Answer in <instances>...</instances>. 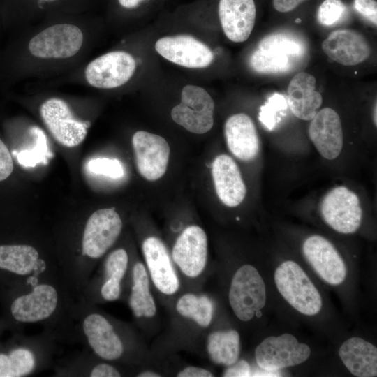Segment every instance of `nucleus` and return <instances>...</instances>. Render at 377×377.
<instances>
[{
  "label": "nucleus",
  "instance_id": "obj_11",
  "mask_svg": "<svg viewBox=\"0 0 377 377\" xmlns=\"http://www.w3.org/2000/svg\"><path fill=\"white\" fill-rule=\"evenodd\" d=\"M172 258L183 274L189 278L199 276L207 260V237L204 230L196 225L186 227L175 241Z\"/></svg>",
  "mask_w": 377,
  "mask_h": 377
},
{
  "label": "nucleus",
  "instance_id": "obj_44",
  "mask_svg": "<svg viewBox=\"0 0 377 377\" xmlns=\"http://www.w3.org/2000/svg\"><path fill=\"white\" fill-rule=\"evenodd\" d=\"M38 1H46V2H51V1H54L55 0H38Z\"/></svg>",
  "mask_w": 377,
  "mask_h": 377
},
{
  "label": "nucleus",
  "instance_id": "obj_38",
  "mask_svg": "<svg viewBox=\"0 0 377 377\" xmlns=\"http://www.w3.org/2000/svg\"><path fill=\"white\" fill-rule=\"evenodd\" d=\"M91 377H119L120 372L108 364H99L93 368L90 373Z\"/></svg>",
  "mask_w": 377,
  "mask_h": 377
},
{
  "label": "nucleus",
  "instance_id": "obj_3",
  "mask_svg": "<svg viewBox=\"0 0 377 377\" xmlns=\"http://www.w3.org/2000/svg\"><path fill=\"white\" fill-rule=\"evenodd\" d=\"M320 211L325 223L340 233H354L362 223V210L359 198L343 186L333 188L324 196Z\"/></svg>",
  "mask_w": 377,
  "mask_h": 377
},
{
  "label": "nucleus",
  "instance_id": "obj_43",
  "mask_svg": "<svg viewBox=\"0 0 377 377\" xmlns=\"http://www.w3.org/2000/svg\"><path fill=\"white\" fill-rule=\"evenodd\" d=\"M376 103L375 104L374 110V122L375 124V126H376Z\"/></svg>",
  "mask_w": 377,
  "mask_h": 377
},
{
  "label": "nucleus",
  "instance_id": "obj_27",
  "mask_svg": "<svg viewBox=\"0 0 377 377\" xmlns=\"http://www.w3.org/2000/svg\"><path fill=\"white\" fill-rule=\"evenodd\" d=\"M128 256L124 249L111 252L105 263L106 280L103 283L101 293L106 301H114L121 294V281L126 274Z\"/></svg>",
  "mask_w": 377,
  "mask_h": 377
},
{
  "label": "nucleus",
  "instance_id": "obj_35",
  "mask_svg": "<svg viewBox=\"0 0 377 377\" xmlns=\"http://www.w3.org/2000/svg\"><path fill=\"white\" fill-rule=\"evenodd\" d=\"M354 7L360 14L376 25L377 3L375 0H354Z\"/></svg>",
  "mask_w": 377,
  "mask_h": 377
},
{
  "label": "nucleus",
  "instance_id": "obj_39",
  "mask_svg": "<svg viewBox=\"0 0 377 377\" xmlns=\"http://www.w3.org/2000/svg\"><path fill=\"white\" fill-rule=\"evenodd\" d=\"M178 377H213L214 374L209 370L194 366L182 369L177 374Z\"/></svg>",
  "mask_w": 377,
  "mask_h": 377
},
{
  "label": "nucleus",
  "instance_id": "obj_5",
  "mask_svg": "<svg viewBox=\"0 0 377 377\" xmlns=\"http://www.w3.org/2000/svg\"><path fill=\"white\" fill-rule=\"evenodd\" d=\"M311 355L308 345L300 343L290 334L268 337L255 350L256 361L261 369L279 371L305 362Z\"/></svg>",
  "mask_w": 377,
  "mask_h": 377
},
{
  "label": "nucleus",
  "instance_id": "obj_42",
  "mask_svg": "<svg viewBox=\"0 0 377 377\" xmlns=\"http://www.w3.org/2000/svg\"><path fill=\"white\" fill-rule=\"evenodd\" d=\"M139 377H160L161 375L153 371H144L138 374Z\"/></svg>",
  "mask_w": 377,
  "mask_h": 377
},
{
  "label": "nucleus",
  "instance_id": "obj_14",
  "mask_svg": "<svg viewBox=\"0 0 377 377\" xmlns=\"http://www.w3.org/2000/svg\"><path fill=\"white\" fill-rule=\"evenodd\" d=\"M142 253L150 278L156 289L163 295H172L179 288V280L163 242L156 237L145 239Z\"/></svg>",
  "mask_w": 377,
  "mask_h": 377
},
{
  "label": "nucleus",
  "instance_id": "obj_10",
  "mask_svg": "<svg viewBox=\"0 0 377 377\" xmlns=\"http://www.w3.org/2000/svg\"><path fill=\"white\" fill-rule=\"evenodd\" d=\"M132 145L135 163L140 175L148 181H156L165 174L170 148L161 136L144 131L134 133Z\"/></svg>",
  "mask_w": 377,
  "mask_h": 377
},
{
  "label": "nucleus",
  "instance_id": "obj_45",
  "mask_svg": "<svg viewBox=\"0 0 377 377\" xmlns=\"http://www.w3.org/2000/svg\"><path fill=\"white\" fill-rule=\"evenodd\" d=\"M296 22H300V18H297L296 20H295Z\"/></svg>",
  "mask_w": 377,
  "mask_h": 377
},
{
  "label": "nucleus",
  "instance_id": "obj_21",
  "mask_svg": "<svg viewBox=\"0 0 377 377\" xmlns=\"http://www.w3.org/2000/svg\"><path fill=\"white\" fill-rule=\"evenodd\" d=\"M83 331L94 353L105 360L119 358L124 346L111 323L98 313L87 316L82 324Z\"/></svg>",
  "mask_w": 377,
  "mask_h": 377
},
{
  "label": "nucleus",
  "instance_id": "obj_33",
  "mask_svg": "<svg viewBox=\"0 0 377 377\" xmlns=\"http://www.w3.org/2000/svg\"><path fill=\"white\" fill-rule=\"evenodd\" d=\"M88 169L98 175L113 179L119 178L124 175L121 163L117 159L98 158L91 160L87 164Z\"/></svg>",
  "mask_w": 377,
  "mask_h": 377
},
{
  "label": "nucleus",
  "instance_id": "obj_4",
  "mask_svg": "<svg viewBox=\"0 0 377 377\" xmlns=\"http://www.w3.org/2000/svg\"><path fill=\"white\" fill-rule=\"evenodd\" d=\"M214 110L210 95L203 88L189 84L183 88L181 102L172 109L171 117L188 131L203 134L213 126Z\"/></svg>",
  "mask_w": 377,
  "mask_h": 377
},
{
  "label": "nucleus",
  "instance_id": "obj_29",
  "mask_svg": "<svg viewBox=\"0 0 377 377\" xmlns=\"http://www.w3.org/2000/svg\"><path fill=\"white\" fill-rule=\"evenodd\" d=\"M295 61L282 52L258 47L251 55L249 64L257 73L272 74L290 71Z\"/></svg>",
  "mask_w": 377,
  "mask_h": 377
},
{
  "label": "nucleus",
  "instance_id": "obj_34",
  "mask_svg": "<svg viewBox=\"0 0 377 377\" xmlns=\"http://www.w3.org/2000/svg\"><path fill=\"white\" fill-rule=\"evenodd\" d=\"M47 154L45 143H38L32 150L22 151L17 156L18 161L24 166H34L43 161Z\"/></svg>",
  "mask_w": 377,
  "mask_h": 377
},
{
  "label": "nucleus",
  "instance_id": "obj_24",
  "mask_svg": "<svg viewBox=\"0 0 377 377\" xmlns=\"http://www.w3.org/2000/svg\"><path fill=\"white\" fill-rule=\"evenodd\" d=\"M129 304L136 318H152L156 313L155 300L150 292L149 276L140 262L133 266Z\"/></svg>",
  "mask_w": 377,
  "mask_h": 377
},
{
  "label": "nucleus",
  "instance_id": "obj_30",
  "mask_svg": "<svg viewBox=\"0 0 377 377\" xmlns=\"http://www.w3.org/2000/svg\"><path fill=\"white\" fill-rule=\"evenodd\" d=\"M34 366V357L27 349H15L8 355L0 354V377L23 376L29 374Z\"/></svg>",
  "mask_w": 377,
  "mask_h": 377
},
{
  "label": "nucleus",
  "instance_id": "obj_1",
  "mask_svg": "<svg viewBox=\"0 0 377 377\" xmlns=\"http://www.w3.org/2000/svg\"><path fill=\"white\" fill-rule=\"evenodd\" d=\"M274 281L280 294L297 311L306 316L320 312L321 296L297 263L292 260L282 263L275 270Z\"/></svg>",
  "mask_w": 377,
  "mask_h": 377
},
{
  "label": "nucleus",
  "instance_id": "obj_20",
  "mask_svg": "<svg viewBox=\"0 0 377 377\" xmlns=\"http://www.w3.org/2000/svg\"><path fill=\"white\" fill-rule=\"evenodd\" d=\"M224 134L227 146L237 158L248 161L259 151V138L252 119L244 113L230 116L226 121Z\"/></svg>",
  "mask_w": 377,
  "mask_h": 377
},
{
  "label": "nucleus",
  "instance_id": "obj_6",
  "mask_svg": "<svg viewBox=\"0 0 377 377\" xmlns=\"http://www.w3.org/2000/svg\"><path fill=\"white\" fill-rule=\"evenodd\" d=\"M83 34L71 24L50 26L34 36L28 44L31 54L43 59H66L80 50Z\"/></svg>",
  "mask_w": 377,
  "mask_h": 377
},
{
  "label": "nucleus",
  "instance_id": "obj_23",
  "mask_svg": "<svg viewBox=\"0 0 377 377\" xmlns=\"http://www.w3.org/2000/svg\"><path fill=\"white\" fill-rule=\"evenodd\" d=\"M339 357L350 371L357 377L377 375V348L367 341L357 337L346 340L340 346Z\"/></svg>",
  "mask_w": 377,
  "mask_h": 377
},
{
  "label": "nucleus",
  "instance_id": "obj_31",
  "mask_svg": "<svg viewBox=\"0 0 377 377\" xmlns=\"http://www.w3.org/2000/svg\"><path fill=\"white\" fill-rule=\"evenodd\" d=\"M258 47L281 51L296 60L301 59L306 53V45L300 38L284 32L265 36L260 40Z\"/></svg>",
  "mask_w": 377,
  "mask_h": 377
},
{
  "label": "nucleus",
  "instance_id": "obj_2",
  "mask_svg": "<svg viewBox=\"0 0 377 377\" xmlns=\"http://www.w3.org/2000/svg\"><path fill=\"white\" fill-rule=\"evenodd\" d=\"M230 305L235 315L244 322L255 316L266 302L265 285L257 269L249 264L239 267L234 274L228 293Z\"/></svg>",
  "mask_w": 377,
  "mask_h": 377
},
{
  "label": "nucleus",
  "instance_id": "obj_25",
  "mask_svg": "<svg viewBox=\"0 0 377 377\" xmlns=\"http://www.w3.org/2000/svg\"><path fill=\"white\" fill-rule=\"evenodd\" d=\"M207 351L213 363L227 367L233 364L240 353L239 333L234 330L211 332L207 340Z\"/></svg>",
  "mask_w": 377,
  "mask_h": 377
},
{
  "label": "nucleus",
  "instance_id": "obj_28",
  "mask_svg": "<svg viewBox=\"0 0 377 377\" xmlns=\"http://www.w3.org/2000/svg\"><path fill=\"white\" fill-rule=\"evenodd\" d=\"M176 310L182 316L193 320L202 327H207L212 320L214 306L207 296L188 293L177 300Z\"/></svg>",
  "mask_w": 377,
  "mask_h": 377
},
{
  "label": "nucleus",
  "instance_id": "obj_22",
  "mask_svg": "<svg viewBox=\"0 0 377 377\" xmlns=\"http://www.w3.org/2000/svg\"><path fill=\"white\" fill-rule=\"evenodd\" d=\"M315 77L300 72L288 87V103L293 114L302 120H311L323 103V97L316 91Z\"/></svg>",
  "mask_w": 377,
  "mask_h": 377
},
{
  "label": "nucleus",
  "instance_id": "obj_16",
  "mask_svg": "<svg viewBox=\"0 0 377 377\" xmlns=\"http://www.w3.org/2000/svg\"><path fill=\"white\" fill-rule=\"evenodd\" d=\"M322 49L330 59L343 66L358 64L370 54L365 38L350 29L332 31L323 42Z\"/></svg>",
  "mask_w": 377,
  "mask_h": 377
},
{
  "label": "nucleus",
  "instance_id": "obj_36",
  "mask_svg": "<svg viewBox=\"0 0 377 377\" xmlns=\"http://www.w3.org/2000/svg\"><path fill=\"white\" fill-rule=\"evenodd\" d=\"M13 170V162L10 153L0 139V182L7 179Z\"/></svg>",
  "mask_w": 377,
  "mask_h": 377
},
{
  "label": "nucleus",
  "instance_id": "obj_7",
  "mask_svg": "<svg viewBox=\"0 0 377 377\" xmlns=\"http://www.w3.org/2000/svg\"><path fill=\"white\" fill-rule=\"evenodd\" d=\"M40 113L47 128L60 145L74 147L84 140L89 124L76 119L64 100H46L40 105Z\"/></svg>",
  "mask_w": 377,
  "mask_h": 377
},
{
  "label": "nucleus",
  "instance_id": "obj_37",
  "mask_svg": "<svg viewBox=\"0 0 377 377\" xmlns=\"http://www.w3.org/2000/svg\"><path fill=\"white\" fill-rule=\"evenodd\" d=\"M224 377H246L252 376L251 368L249 364L245 360L236 362L229 366L223 373Z\"/></svg>",
  "mask_w": 377,
  "mask_h": 377
},
{
  "label": "nucleus",
  "instance_id": "obj_8",
  "mask_svg": "<svg viewBox=\"0 0 377 377\" xmlns=\"http://www.w3.org/2000/svg\"><path fill=\"white\" fill-rule=\"evenodd\" d=\"M135 68L136 63L132 55L124 51H113L91 61L86 67L84 75L91 86L112 89L126 83Z\"/></svg>",
  "mask_w": 377,
  "mask_h": 377
},
{
  "label": "nucleus",
  "instance_id": "obj_32",
  "mask_svg": "<svg viewBox=\"0 0 377 377\" xmlns=\"http://www.w3.org/2000/svg\"><path fill=\"white\" fill-rule=\"evenodd\" d=\"M346 9L341 0H325L318 8V20L323 25L331 26L340 20Z\"/></svg>",
  "mask_w": 377,
  "mask_h": 377
},
{
  "label": "nucleus",
  "instance_id": "obj_17",
  "mask_svg": "<svg viewBox=\"0 0 377 377\" xmlns=\"http://www.w3.org/2000/svg\"><path fill=\"white\" fill-rule=\"evenodd\" d=\"M256 15L253 0H220L219 16L227 38L235 43L248 39Z\"/></svg>",
  "mask_w": 377,
  "mask_h": 377
},
{
  "label": "nucleus",
  "instance_id": "obj_19",
  "mask_svg": "<svg viewBox=\"0 0 377 377\" xmlns=\"http://www.w3.org/2000/svg\"><path fill=\"white\" fill-rule=\"evenodd\" d=\"M212 175L217 196L225 205L235 207L242 202L246 186L238 166L230 156H216L212 163Z\"/></svg>",
  "mask_w": 377,
  "mask_h": 377
},
{
  "label": "nucleus",
  "instance_id": "obj_9",
  "mask_svg": "<svg viewBox=\"0 0 377 377\" xmlns=\"http://www.w3.org/2000/svg\"><path fill=\"white\" fill-rule=\"evenodd\" d=\"M122 229V221L112 208L101 209L89 218L83 233L82 253L98 258L114 244Z\"/></svg>",
  "mask_w": 377,
  "mask_h": 377
},
{
  "label": "nucleus",
  "instance_id": "obj_12",
  "mask_svg": "<svg viewBox=\"0 0 377 377\" xmlns=\"http://www.w3.org/2000/svg\"><path fill=\"white\" fill-rule=\"evenodd\" d=\"M155 49L167 60L190 68H205L214 59L205 44L188 35L163 37L156 41Z\"/></svg>",
  "mask_w": 377,
  "mask_h": 377
},
{
  "label": "nucleus",
  "instance_id": "obj_18",
  "mask_svg": "<svg viewBox=\"0 0 377 377\" xmlns=\"http://www.w3.org/2000/svg\"><path fill=\"white\" fill-rule=\"evenodd\" d=\"M58 302L56 289L48 284L36 286L27 295L16 298L10 311L13 318L22 323H35L49 318Z\"/></svg>",
  "mask_w": 377,
  "mask_h": 377
},
{
  "label": "nucleus",
  "instance_id": "obj_13",
  "mask_svg": "<svg viewBox=\"0 0 377 377\" xmlns=\"http://www.w3.org/2000/svg\"><path fill=\"white\" fill-rule=\"evenodd\" d=\"M303 253L317 274L330 285H339L346 276V267L334 246L320 235H311L302 245Z\"/></svg>",
  "mask_w": 377,
  "mask_h": 377
},
{
  "label": "nucleus",
  "instance_id": "obj_41",
  "mask_svg": "<svg viewBox=\"0 0 377 377\" xmlns=\"http://www.w3.org/2000/svg\"><path fill=\"white\" fill-rule=\"evenodd\" d=\"M145 0H119L121 6L126 8H133Z\"/></svg>",
  "mask_w": 377,
  "mask_h": 377
},
{
  "label": "nucleus",
  "instance_id": "obj_40",
  "mask_svg": "<svg viewBox=\"0 0 377 377\" xmlns=\"http://www.w3.org/2000/svg\"><path fill=\"white\" fill-rule=\"evenodd\" d=\"M306 0H273L274 8L279 12L286 13L296 8Z\"/></svg>",
  "mask_w": 377,
  "mask_h": 377
},
{
  "label": "nucleus",
  "instance_id": "obj_26",
  "mask_svg": "<svg viewBox=\"0 0 377 377\" xmlns=\"http://www.w3.org/2000/svg\"><path fill=\"white\" fill-rule=\"evenodd\" d=\"M38 258L37 250L29 245L0 246V269L19 275L30 274L36 267Z\"/></svg>",
  "mask_w": 377,
  "mask_h": 377
},
{
  "label": "nucleus",
  "instance_id": "obj_15",
  "mask_svg": "<svg viewBox=\"0 0 377 377\" xmlns=\"http://www.w3.org/2000/svg\"><path fill=\"white\" fill-rule=\"evenodd\" d=\"M308 133L323 157L333 160L339 156L343 147V131L335 110L325 108L318 111L311 119Z\"/></svg>",
  "mask_w": 377,
  "mask_h": 377
}]
</instances>
